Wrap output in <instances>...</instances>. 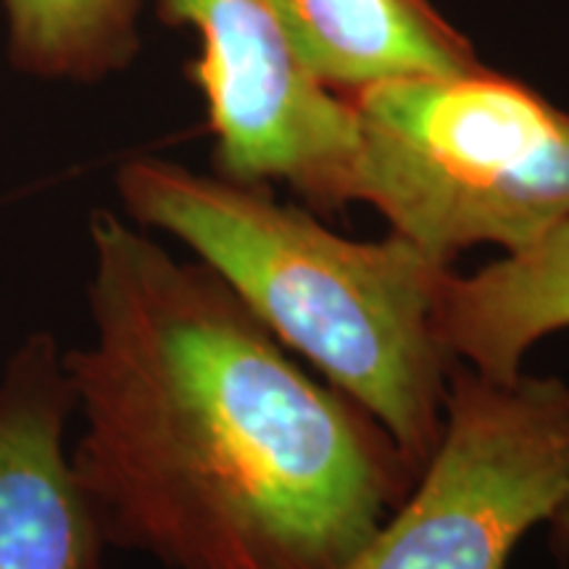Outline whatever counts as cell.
<instances>
[{
	"mask_svg": "<svg viewBox=\"0 0 569 569\" xmlns=\"http://www.w3.org/2000/svg\"><path fill=\"white\" fill-rule=\"evenodd\" d=\"M443 430L417 486L340 569H507L569 493V386L453 361Z\"/></svg>",
	"mask_w": 569,
	"mask_h": 569,
	"instance_id": "277c9868",
	"label": "cell"
},
{
	"mask_svg": "<svg viewBox=\"0 0 569 569\" xmlns=\"http://www.w3.org/2000/svg\"><path fill=\"white\" fill-rule=\"evenodd\" d=\"M92 343L63 353L71 451L109 546L167 569H340L417 475L201 261L90 217Z\"/></svg>",
	"mask_w": 569,
	"mask_h": 569,
	"instance_id": "6da1fadb",
	"label": "cell"
},
{
	"mask_svg": "<svg viewBox=\"0 0 569 569\" xmlns=\"http://www.w3.org/2000/svg\"><path fill=\"white\" fill-rule=\"evenodd\" d=\"M148 0H3L9 56L40 80L96 84L140 53Z\"/></svg>",
	"mask_w": 569,
	"mask_h": 569,
	"instance_id": "9c48e42d",
	"label": "cell"
},
{
	"mask_svg": "<svg viewBox=\"0 0 569 569\" xmlns=\"http://www.w3.org/2000/svg\"><path fill=\"white\" fill-rule=\"evenodd\" d=\"M63 353L32 332L0 372V569H103L109 543L63 446L77 411Z\"/></svg>",
	"mask_w": 569,
	"mask_h": 569,
	"instance_id": "8992f818",
	"label": "cell"
},
{
	"mask_svg": "<svg viewBox=\"0 0 569 569\" xmlns=\"http://www.w3.org/2000/svg\"><path fill=\"white\" fill-rule=\"evenodd\" d=\"M274 9L303 67L338 96L482 63L430 0H274Z\"/></svg>",
	"mask_w": 569,
	"mask_h": 569,
	"instance_id": "52a82bcc",
	"label": "cell"
},
{
	"mask_svg": "<svg viewBox=\"0 0 569 569\" xmlns=\"http://www.w3.org/2000/svg\"><path fill=\"white\" fill-rule=\"evenodd\" d=\"M440 343L478 375L511 380L540 338L569 327V219L478 274H446L436 306Z\"/></svg>",
	"mask_w": 569,
	"mask_h": 569,
	"instance_id": "ba28073f",
	"label": "cell"
},
{
	"mask_svg": "<svg viewBox=\"0 0 569 569\" xmlns=\"http://www.w3.org/2000/svg\"><path fill=\"white\" fill-rule=\"evenodd\" d=\"M117 190L134 224L188 246L422 472L443 430L453 367L436 327L451 264L396 232L375 243L343 238L274 201L269 184L201 174L159 156L124 161Z\"/></svg>",
	"mask_w": 569,
	"mask_h": 569,
	"instance_id": "7a4b0ae2",
	"label": "cell"
},
{
	"mask_svg": "<svg viewBox=\"0 0 569 569\" xmlns=\"http://www.w3.org/2000/svg\"><path fill=\"white\" fill-rule=\"evenodd\" d=\"M549 522H551L553 549H557L559 557H567V553H569V493H567L565 501H561L557 515H553Z\"/></svg>",
	"mask_w": 569,
	"mask_h": 569,
	"instance_id": "30bf717a",
	"label": "cell"
},
{
	"mask_svg": "<svg viewBox=\"0 0 569 569\" xmlns=\"http://www.w3.org/2000/svg\"><path fill=\"white\" fill-rule=\"evenodd\" d=\"M343 98L359 134L353 203L432 259L522 251L569 219V111L530 84L480 63Z\"/></svg>",
	"mask_w": 569,
	"mask_h": 569,
	"instance_id": "3957f363",
	"label": "cell"
},
{
	"mask_svg": "<svg viewBox=\"0 0 569 569\" xmlns=\"http://www.w3.org/2000/svg\"><path fill=\"white\" fill-rule=\"evenodd\" d=\"M156 13L201 42L188 77L206 103L213 174L282 182L317 211L353 203V111L298 59L274 0H156Z\"/></svg>",
	"mask_w": 569,
	"mask_h": 569,
	"instance_id": "5b68a950",
	"label": "cell"
}]
</instances>
